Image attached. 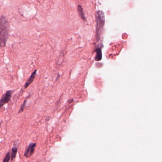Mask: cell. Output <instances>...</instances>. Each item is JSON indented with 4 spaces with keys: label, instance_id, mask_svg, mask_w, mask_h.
<instances>
[{
    "label": "cell",
    "instance_id": "cell-2",
    "mask_svg": "<svg viewBox=\"0 0 162 162\" xmlns=\"http://www.w3.org/2000/svg\"><path fill=\"white\" fill-rule=\"evenodd\" d=\"M96 33L95 38L96 42H99L101 39V33L105 24V15L103 12L101 11H98L96 12Z\"/></svg>",
    "mask_w": 162,
    "mask_h": 162
},
{
    "label": "cell",
    "instance_id": "cell-1",
    "mask_svg": "<svg viewBox=\"0 0 162 162\" xmlns=\"http://www.w3.org/2000/svg\"><path fill=\"white\" fill-rule=\"evenodd\" d=\"M10 25L8 20L4 15L0 18V47H5L8 38Z\"/></svg>",
    "mask_w": 162,
    "mask_h": 162
},
{
    "label": "cell",
    "instance_id": "cell-5",
    "mask_svg": "<svg viewBox=\"0 0 162 162\" xmlns=\"http://www.w3.org/2000/svg\"><path fill=\"white\" fill-rule=\"evenodd\" d=\"M37 70L35 69L34 71L33 72L31 75L30 76V77L28 78V79L27 80V81L26 82L25 85H24V88L25 89H27L28 87L30 86V85L31 84L34 79H35L36 76V73H37Z\"/></svg>",
    "mask_w": 162,
    "mask_h": 162
},
{
    "label": "cell",
    "instance_id": "cell-9",
    "mask_svg": "<svg viewBox=\"0 0 162 162\" xmlns=\"http://www.w3.org/2000/svg\"><path fill=\"white\" fill-rule=\"evenodd\" d=\"M28 97H27V98H26L24 100V102L22 104H21V106H20V109L18 111V113L20 114V113H22V112H23L25 109V108L26 107V103H27V101H28Z\"/></svg>",
    "mask_w": 162,
    "mask_h": 162
},
{
    "label": "cell",
    "instance_id": "cell-11",
    "mask_svg": "<svg viewBox=\"0 0 162 162\" xmlns=\"http://www.w3.org/2000/svg\"><path fill=\"white\" fill-rule=\"evenodd\" d=\"M1 124H2V122L0 121V128H1Z\"/></svg>",
    "mask_w": 162,
    "mask_h": 162
},
{
    "label": "cell",
    "instance_id": "cell-8",
    "mask_svg": "<svg viewBox=\"0 0 162 162\" xmlns=\"http://www.w3.org/2000/svg\"><path fill=\"white\" fill-rule=\"evenodd\" d=\"M78 12L79 16H80L81 19H82L84 20H86V18H85V15H84V11H83V9H82V7L81 6V5H79L78 6Z\"/></svg>",
    "mask_w": 162,
    "mask_h": 162
},
{
    "label": "cell",
    "instance_id": "cell-10",
    "mask_svg": "<svg viewBox=\"0 0 162 162\" xmlns=\"http://www.w3.org/2000/svg\"><path fill=\"white\" fill-rule=\"evenodd\" d=\"M11 161V152H7L6 155L4 159L3 160V162H8Z\"/></svg>",
    "mask_w": 162,
    "mask_h": 162
},
{
    "label": "cell",
    "instance_id": "cell-7",
    "mask_svg": "<svg viewBox=\"0 0 162 162\" xmlns=\"http://www.w3.org/2000/svg\"><path fill=\"white\" fill-rule=\"evenodd\" d=\"M96 52V55L95 57V60L96 61H99L102 59V52L101 48H97L95 50Z\"/></svg>",
    "mask_w": 162,
    "mask_h": 162
},
{
    "label": "cell",
    "instance_id": "cell-3",
    "mask_svg": "<svg viewBox=\"0 0 162 162\" xmlns=\"http://www.w3.org/2000/svg\"><path fill=\"white\" fill-rule=\"evenodd\" d=\"M14 92V91L13 90H9L7 91L3 95L0 99V109L3 106L10 102Z\"/></svg>",
    "mask_w": 162,
    "mask_h": 162
},
{
    "label": "cell",
    "instance_id": "cell-4",
    "mask_svg": "<svg viewBox=\"0 0 162 162\" xmlns=\"http://www.w3.org/2000/svg\"><path fill=\"white\" fill-rule=\"evenodd\" d=\"M36 146V143H30L24 152V156L27 158L30 157L34 153L35 150Z\"/></svg>",
    "mask_w": 162,
    "mask_h": 162
},
{
    "label": "cell",
    "instance_id": "cell-6",
    "mask_svg": "<svg viewBox=\"0 0 162 162\" xmlns=\"http://www.w3.org/2000/svg\"><path fill=\"white\" fill-rule=\"evenodd\" d=\"M18 150V147L17 143H14L13 146L11 149V161L13 162L15 160L16 157L17 156V152Z\"/></svg>",
    "mask_w": 162,
    "mask_h": 162
}]
</instances>
